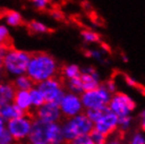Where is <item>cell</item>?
<instances>
[{"label":"cell","instance_id":"10","mask_svg":"<svg viewBox=\"0 0 145 144\" xmlns=\"http://www.w3.org/2000/svg\"><path fill=\"white\" fill-rule=\"evenodd\" d=\"M51 123L44 122L42 120H36L32 124V130L29 135V138L33 144L45 143L48 144V132Z\"/></svg>","mask_w":145,"mask_h":144},{"label":"cell","instance_id":"14","mask_svg":"<svg viewBox=\"0 0 145 144\" xmlns=\"http://www.w3.org/2000/svg\"><path fill=\"white\" fill-rule=\"evenodd\" d=\"M13 103L18 105L19 107L22 108L25 113L29 112L32 108L31 107L32 100H31V96H29V90H17Z\"/></svg>","mask_w":145,"mask_h":144},{"label":"cell","instance_id":"1","mask_svg":"<svg viewBox=\"0 0 145 144\" xmlns=\"http://www.w3.org/2000/svg\"><path fill=\"white\" fill-rule=\"evenodd\" d=\"M56 73L57 62L53 56L42 52L32 55L26 75L33 80L36 85L45 80L54 78Z\"/></svg>","mask_w":145,"mask_h":144},{"label":"cell","instance_id":"24","mask_svg":"<svg viewBox=\"0 0 145 144\" xmlns=\"http://www.w3.org/2000/svg\"><path fill=\"white\" fill-rule=\"evenodd\" d=\"M0 137H1V140H0L1 144H10V142L13 140L10 130L4 127H1V136Z\"/></svg>","mask_w":145,"mask_h":144},{"label":"cell","instance_id":"31","mask_svg":"<svg viewBox=\"0 0 145 144\" xmlns=\"http://www.w3.org/2000/svg\"><path fill=\"white\" fill-rule=\"evenodd\" d=\"M140 118H141V130H143V132H145V111H143V112L140 114Z\"/></svg>","mask_w":145,"mask_h":144},{"label":"cell","instance_id":"26","mask_svg":"<svg viewBox=\"0 0 145 144\" xmlns=\"http://www.w3.org/2000/svg\"><path fill=\"white\" fill-rule=\"evenodd\" d=\"M7 37H8V29L4 24H1L0 25V40L2 43L4 40L7 39Z\"/></svg>","mask_w":145,"mask_h":144},{"label":"cell","instance_id":"32","mask_svg":"<svg viewBox=\"0 0 145 144\" xmlns=\"http://www.w3.org/2000/svg\"><path fill=\"white\" fill-rule=\"evenodd\" d=\"M122 59L124 60V62H127V61H128V58H127V56L125 54H122Z\"/></svg>","mask_w":145,"mask_h":144},{"label":"cell","instance_id":"12","mask_svg":"<svg viewBox=\"0 0 145 144\" xmlns=\"http://www.w3.org/2000/svg\"><path fill=\"white\" fill-rule=\"evenodd\" d=\"M17 90L15 88L13 83H2L0 85V103L1 105L11 104V102H14L15 96H16Z\"/></svg>","mask_w":145,"mask_h":144},{"label":"cell","instance_id":"22","mask_svg":"<svg viewBox=\"0 0 145 144\" xmlns=\"http://www.w3.org/2000/svg\"><path fill=\"white\" fill-rule=\"evenodd\" d=\"M89 138L91 139V141L94 142V144H105L106 142V136L103 135L102 133H100L99 130H97L96 128L91 130V133L88 134Z\"/></svg>","mask_w":145,"mask_h":144},{"label":"cell","instance_id":"28","mask_svg":"<svg viewBox=\"0 0 145 144\" xmlns=\"http://www.w3.org/2000/svg\"><path fill=\"white\" fill-rule=\"evenodd\" d=\"M103 85L106 87V90H108L110 94H115L116 85H115V82H114L112 80H108V81H106L105 83H103Z\"/></svg>","mask_w":145,"mask_h":144},{"label":"cell","instance_id":"27","mask_svg":"<svg viewBox=\"0 0 145 144\" xmlns=\"http://www.w3.org/2000/svg\"><path fill=\"white\" fill-rule=\"evenodd\" d=\"M125 81H126V83L129 85V86L136 87V88H138V90H142V88H143V87H142L138 82H136L133 78L128 77V76H125Z\"/></svg>","mask_w":145,"mask_h":144},{"label":"cell","instance_id":"2","mask_svg":"<svg viewBox=\"0 0 145 144\" xmlns=\"http://www.w3.org/2000/svg\"><path fill=\"white\" fill-rule=\"evenodd\" d=\"M31 58L32 54L29 52L11 48L1 59V65L7 73L19 77L26 75Z\"/></svg>","mask_w":145,"mask_h":144},{"label":"cell","instance_id":"29","mask_svg":"<svg viewBox=\"0 0 145 144\" xmlns=\"http://www.w3.org/2000/svg\"><path fill=\"white\" fill-rule=\"evenodd\" d=\"M131 144H145V141H144V139L142 138L141 135L137 134L134 137L133 141H131Z\"/></svg>","mask_w":145,"mask_h":144},{"label":"cell","instance_id":"8","mask_svg":"<svg viewBox=\"0 0 145 144\" xmlns=\"http://www.w3.org/2000/svg\"><path fill=\"white\" fill-rule=\"evenodd\" d=\"M32 124L33 123L26 118H15L8 120L7 130H10L15 141H20L29 135L32 130Z\"/></svg>","mask_w":145,"mask_h":144},{"label":"cell","instance_id":"30","mask_svg":"<svg viewBox=\"0 0 145 144\" xmlns=\"http://www.w3.org/2000/svg\"><path fill=\"white\" fill-rule=\"evenodd\" d=\"M51 15H52V17H54V18L57 19V20H62V19L64 18L63 14H62L61 12H59V11H53V12H51Z\"/></svg>","mask_w":145,"mask_h":144},{"label":"cell","instance_id":"17","mask_svg":"<svg viewBox=\"0 0 145 144\" xmlns=\"http://www.w3.org/2000/svg\"><path fill=\"white\" fill-rule=\"evenodd\" d=\"M29 96H31V100H32V105H34L36 108H39L43 104L46 103V100L44 98L43 94L39 90L38 87H34L29 90Z\"/></svg>","mask_w":145,"mask_h":144},{"label":"cell","instance_id":"5","mask_svg":"<svg viewBox=\"0 0 145 144\" xmlns=\"http://www.w3.org/2000/svg\"><path fill=\"white\" fill-rule=\"evenodd\" d=\"M81 101L85 108H99L109 105L112 100L110 93L102 83L98 90L86 92L81 94Z\"/></svg>","mask_w":145,"mask_h":144},{"label":"cell","instance_id":"7","mask_svg":"<svg viewBox=\"0 0 145 144\" xmlns=\"http://www.w3.org/2000/svg\"><path fill=\"white\" fill-rule=\"evenodd\" d=\"M109 107L119 118L126 117L128 112L136 108V103L127 95L123 93H115L112 96Z\"/></svg>","mask_w":145,"mask_h":144},{"label":"cell","instance_id":"13","mask_svg":"<svg viewBox=\"0 0 145 144\" xmlns=\"http://www.w3.org/2000/svg\"><path fill=\"white\" fill-rule=\"evenodd\" d=\"M81 113L86 116L88 119H91L93 122L97 123L103 117L112 113V111L110 109L109 105H107V106H103V107L99 108H86L85 111H82Z\"/></svg>","mask_w":145,"mask_h":144},{"label":"cell","instance_id":"6","mask_svg":"<svg viewBox=\"0 0 145 144\" xmlns=\"http://www.w3.org/2000/svg\"><path fill=\"white\" fill-rule=\"evenodd\" d=\"M61 113H62V119L60 124H64L65 122L72 119V117L82 112V101L81 98H79L75 94H67L62 101L61 105Z\"/></svg>","mask_w":145,"mask_h":144},{"label":"cell","instance_id":"15","mask_svg":"<svg viewBox=\"0 0 145 144\" xmlns=\"http://www.w3.org/2000/svg\"><path fill=\"white\" fill-rule=\"evenodd\" d=\"M12 83L17 90H31L34 88V85H36L27 75L19 76Z\"/></svg>","mask_w":145,"mask_h":144},{"label":"cell","instance_id":"33","mask_svg":"<svg viewBox=\"0 0 145 144\" xmlns=\"http://www.w3.org/2000/svg\"><path fill=\"white\" fill-rule=\"evenodd\" d=\"M110 144H120V143H119V141H115V142H112V143H110Z\"/></svg>","mask_w":145,"mask_h":144},{"label":"cell","instance_id":"19","mask_svg":"<svg viewBox=\"0 0 145 144\" xmlns=\"http://www.w3.org/2000/svg\"><path fill=\"white\" fill-rule=\"evenodd\" d=\"M81 69H79V66L76 64H69L65 65L63 67V75L65 76V78L67 79H72V78H77L81 76Z\"/></svg>","mask_w":145,"mask_h":144},{"label":"cell","instance_id":"16","mask_svg":"<svg viewBox=\"0 0 145 144\" xmlns=\"http://www.w3.org/2000/svg\"><path fill=\"white\" fill-rule=\"evenodd\" d=\"M81 80H82V83H83V93L98 90L100 85H101L99 83V80H97L91 74H87V73H82L81 74Z\"/></svg>","mask_w":145,"mask_h":144},{"label":"cell","instance_id":"4","mask_svg":"<svg viewBox=\"0 0 145 144\" xmlns=\"http://www.w3.org/2000/svg\"><path fill=\"white\" fill-rule=\"evenodd\" d=\"M37 87L43 94L46 102L55 103L59 106L61 105L62 101L64 100V98L66 96L62 82L60 80L56 79L55 77L39 83Z\"/></svg>","mask_w":145,"mask_h":144},{"label":"cell","instance_id":"25","mask_svg":"<svg viewBox=\"0 0 145 144\" xmlns=\"http://www.w3.org/2000/svg\"><path fill=\"white\" fill-rule=\"evenodd\" d=\"M32 2L37 9L43 10V9H45L47 7V4L50 3V0H32Z\"/></svg>","mask_w":145,"mask_h":144},{"label":"cell","instance_id":"18","mask_svg":"<svg viewBox=\"0 0 145 144\" xmlns=\"http://www.w3.org/2000/svg\"><path fill=\"white\" fill-rule=\"evenodd\" d=\"M4 20L10 26H18L22 23V16L16 11H7L4 13Z\"/></svg>","mask_w":145,"mask_h":144},{"label":"cell","instance_id":"11","mask_svg":"<svg viewBox=\"0 0 145 144\" xmlns=\"http://www.w3.org/2000/svg\"><path fill=\"white\" fill-rule=\"evenodd\" d=\"M118 124H119V117L112 112L99 120L98 122L96 123L95 128L107 137L116 132Z\"/></svg>","mask_w":145,"mask_h":144},{"label":"cell","instance_id":"20","mask_svg":"<svg viewBox=\"0 0 145 144\" xmlns=\"http://www.w3.org/2000/svg\"><path fill=\"white\" fill-rule=\"evenodd\" d=\"M67 86L72 93H76V94L83 93V83H82V80H81V76L77 77V78L69 79V82H67Z\"/></svg>","mask_w":145,"mask_h":144},{"label":"cell","instance_id":"34","mask_svg":"<svg viewBox=\"0 0 145 144\" xmlns=\"http://www.w3.org/2000/svg\"><path fill=\"white\" fill-rule=\"evenodd\" d=\"M35 144H45V143H35Z\"/></svg>","mask_w":145,"mask_h":144},{"label":"cell","instance_id":"3","mask_svg":"<svg viewBox=\"0 0 145 144\" xmlns=\"http://www.w3.org/2000/svg\"><path fill=\"white\" fill-rule=\"evenodd\" d=\"M93 121L88 119L84 114L76 116L74 119L69 120L63 124L62 132L65 141H72L80 135H88L95 127Z\"/></svg>","mask_w":145,"mask_h":144},{"label":"cell","instance_id":"21","mask_svg":"<svg viewBox=\"0 0 145 144\" xmlns=\"http://www.w3.org/2000/svg\"><path fill=\"white\" fill-rule=\"evenodd\" d=\"M29 29L34 33H39V34H44V33L48 32V27L46 25L43 24L42 22L36 21V20H32L29 23Z\"/></svg>","mask_w":145,"mask_h":144},{"label":"cell","instance_id":"9","mask_svg":"<svg viewBox=\"0 0 145 144\" xmlns=\"http://www.w3.org/2000/svg\"><path fill=\"white\" fill-rule=\"evenodd\" d=\"M37 117L39 120H42L47 123H59L61 122L62 113L60 106L55 103L46 102L45 104L36 108Z\"/></svg>","mask_w":145,"mask_h":144},{"label":"cell","instance_id":"23","mask_svg":"<svg viewBox=\"0 0 145 144\" xmlns=\"http://www.w3.org/2000/svg\"><path fill=\"white\" fill-rule=\"evenodd\" d=\"M81 36L86 42H98L100 40V36L97 33L93 32V31H88V29H84L81 32Z\"/></svg>","mask_w":145,"mask_h":144}]
</instances>
